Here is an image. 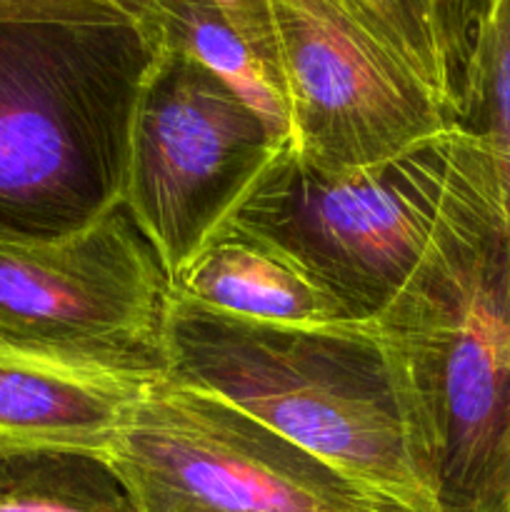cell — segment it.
Masks as SVG:
<instances>
[{
    "instance_id": "obj_10",
    "label": "cell",
    "mask_w": 510,
    "mask_h": 512,
    "mask_svg": "<svg viewBox=\"0 0 510 512\" xmlns=\"http://www.w3.org/2000/svg\"><path fill=\"white\" fill-rule=\"evenodd\" d=\"M170 293L248 323L325 328L355 320L293 255L230 220L180 270Z\"/></svg>"
},
{
    "instance_id": "obj_2",
    "label": "cell",
    "mask_w": 510,
    "mask_h": 512,
    "mask_svg": "<svg viewBox=\"0 0 510 512\" xmlns=\"http://www.w3.org/2000/svg\"><path fill=\"white\" fill-rule=\"evenodd\" d=\"M165 375L308 450L395 512H440L428 423L403 338L378 323H248L170 293Z\"/></svg>"
},
{
    "instance_id": "obj_8",
    "label": "cell",
    "mask_w": 510,
    "mask_h": 512,
    "mask_svg": "<svg viewBox=\"0 0 510 512\" xmlns=\"http://www.w3.org/2000/svg\"><path fill=\"white\" fill-rule=\"evenodd\" d=\"M498 280L398 333L428 423L440 512H510V315Z\"/></svg>"
},
{
    "instance_id": "obj_11",
    "label": "cell",
    "mask_w": 510,
    "mask_h": 512,
    "mask_svg": "<svg viewBox=\"0 0 510 512\" xmlns=\"http://www.w3.org/2000/svg\"><path fill=\"white\" fill-rule=\"evenodd\" d=\"M138 20L155 43L188 55L218 75L290 138L283 78L250 48L215 0H138Z\"/></svg>"
},
{
    "instance_id": "obj_7",
    "label": "cell",
    "mask_w": 510,
    "mask_h": 512,
    "mask_svg": "<svg viewBox=\"0 0 510 512\" xmlns=\"http://www.w3.org/2000/svg\"><path fill=\"white\" fill-rule=\"evenodd\" d=\"M288 150L323 170L403 153L455 123L343 0H270Z\"/></svg>"
},
{
    "instance_id": "obj_6",
    "label": "cell",
    "mask_w": 510,
    "mask_h": 512,
    "mask_svg": "<svg viewBox=\"0 0 510 512\" xmlns=\"http://www.w3.org/2000/svg\"><path fill=\"white\" fill-rule=\"evenodd\" d=\"M105 458L143 512H395L268 425L168 375Z\"/></svg>"
},
{
    "instance_id": "obj_12",
    "label": "cell",
    "mask_w": 510,
    "mask_h": 512,
    "mask_svg": "<svg viewBox=\"0 0 510 512\" xmlns=\"http://www.w3.org/2000/svg\"><path fill=\"white\" fill-rule=\"evenodd\" d=\"M458 125L493 155L505 203L500 298L510 315V0H468V50Z\"/></svg>"
},
{
    "instance_id": "obj_4",
    "label": "cell",
    "mask_w": 510,
    "mask_h": 512,
    "mask_svg": "<svg viewBox=\"0 0 510 512\" xmlns=\"http://www.w3.org/2000/svg\"><path fill=\"white\" fill-rule=\"evenodd\" d=\"M285 145L225 80L155 43L130 115L123 203L170 283Z\"/></svg>"
},
{
    "instance_id": "obj_15",
    "label": "cell",
    "mask_w": 510,
    "mask_h": 512,
    "mask_svg": "<svg viewBox=\"0 0 510 512\" xmlns=\"http://www.w3.org/2000/svg\"><path fill=\"white\" fill-rule=\"evenodd\" d=\"M0 20L123 23L138 18L130 0H0Z\"/></svg>"
},
{
    "instance_id": "obj_14",
    "label": "cell",
    "mask_w": 510,
    "mask_h": 512,
    "mask_svg": "<svg viewBox=\"0 0 510 512\" xmlns=\"http://www.w3.org/2000/svg\"><path fill=\"white\" fill-rule=\"evenodd\" d=\"M343 5L433 90L453 120L458 118L468 40L435 0H343Z\"/></svg>"
},
{
    "instance_id": "obj_1",
    "label": "cell",
    "mask_w": 510,
    "mask_h": 512,
    "mask_svg": "<svg viewBox=\"0 0 510 512\" xmlns=\"http://www.w3.org/2000/svg\"><path fill=\"white\" fill-rule=\"evenodd\" d=\"M230 223L293 255L355 320L395 333L458 308L503 263L493 155L458 123L343 170L315 168L285 145Z\"/></svg>"
},
{
    "instance_id": "obj_3",
    "label": "cell",
    "mask_w": 510,
    "mask_h": 512,
    "mask_svg": "<svg viewBox=\"0 0 510 512\" xmlns=\"http://www.w3.org/2000/svg\"><path fill=\"white\" fill-rule=\"evenodd\" d=\"M153 55L143 20H0V235L58 238L123 203Z\"/></svg>"
},
{
    "instance_id": "obj_9",
    "label": "cell",
    "mask_w": 510,
    "mask_h": 512,
    "mask_svg": "<svg viewBox=\"0 0 510 512\" xmlns=\"http://www.w3.org/2000/svg\"><path fill=\"white\" fill-rule=\"evenodd\" d=\"M165 375L120 373L0 350V455L85 450L105 455Z\"/></svg>"
},
{
    "instance_id": "obj_13",
    "label": "cell",
    "mask_w": 510,
    "mask_h": 512,
    "mask_svg": "<svg viewBox=\"0 0 510 512\" xmlns=\"http://www.w3.org/2000/svg\"><path fill=\"white\" fill-rule=\"evenodd\" d=\"M0 512H143L105 455L23 450L0 455Z\"/></svg>"
},
{
    "instance_id": "obj_16",
    "label": "cell",
    "mask_w": 510,
    "mask_h": 512,
    "mask_svg": "<svg viewBox=\"0 0 510 512\" xmlns=\"http://www.w3.org/2000/svg\"><path fill=\"white\" fill-rule=\"evenodd\" d=\"M440 5V10L445 13V18L465 35L468 40V0H435Z\"/></svg>"
},
{
    "instance_id": "obj_5",
    "label": "cell",
    "mask_w": 510,
    "mask_h": 512,
    "mask_svg": "<svg viewBox=\"0 0 510 512\" xmlns=\"http://www.w3.org/2000/svg\"><path fill=\"white\" fill-rule=\"evenodd\" d=\"M170 280L125 203L58 238L0 235V350L165 375Z\"/></svg>"
}]
</instances>
